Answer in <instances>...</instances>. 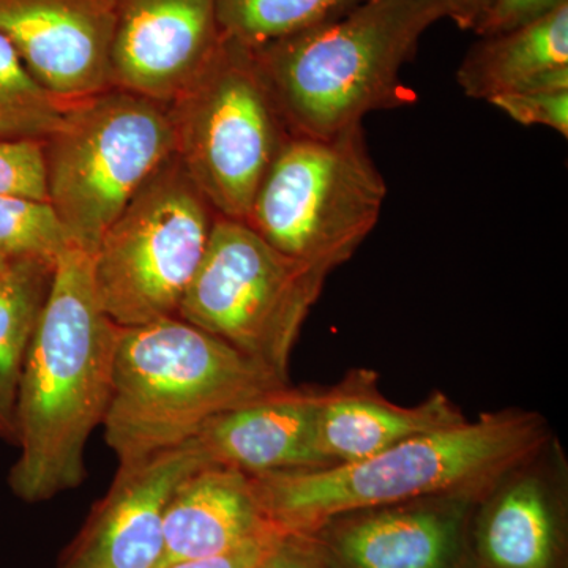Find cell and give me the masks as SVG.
Returning a JSON list of instances; mask_svg holds the SVG:
<instances>
[{
  "instance_id": "obj_12",
  "label": "cell",
  "mask_w": 568,
  "mask_h": 568,
  "mask_svg": "<svg viewBox=\"0 0 568 568\" xmlns=\"http://www.w3.org/2000/svg\"><path fill=\"white\" fill-rule=\"evenodd\" d=\"M222 40L216 0H118L112 89L168 104L205 69Z\"/></svg>"
},
{
  "instance_id": "obj_24",
  "label": "cell",
  "mask_w": 568,
  "mask_h": 568,
  "mask_svg": "<svg viewBox=\"0 0 568 568\" xmlns=\"http://www.w3.org/2000/svg\"><path fill=\"white\" fill-rule=\"evenodd\" d=\"M488 103L521 125L547 126L568 138V91L503 93Z\"/></svg>"
},
{
  "instance_id": "obj_2",
  "label": "cell",
  "mask_w": 568,
  "mask_h": 568,
  "mask_svg": "<svg viewBox=\"0 0 568 568\" xmlns=\"http://www.w3.org/2000/svg\"><path fill=\"white\" fill-rule=\"evenodd\" d=\"M552 437L541 414L508 407L407 437L364 462L252 477L264 514L276 529L308 532L336 515L362 508L425 497L480 499Z\"/></svg>"
},
{
  "instance_id": "obj_18",
  "label": "cell",
  "mask_w": 568,
  "mask_h": 568,
  "mask_svg": "<svg viewBox=\"0 0 568 568\" xmlns=\"http://www.w3.org/2000/svg\"><path fill=\"white\" fill-rule=\"evenodd\" d=\"M466 97L568 91V2L540 20L481 37L459 63Z\"/></svg>"
},
{
  "instance_id": "obj_25",
  "label": "cell",
  "mask_w": 568,
  "mask_h": 568,
  "mask_svg": "<svg viewBox=\"0 0 568 568\" xmlns=\"http://www.w3.org/2000/svg\"><path fill=\"white\" fill-rule=\"evenodd\" d=\"M567 2L568 0H491L474 32L488 37L511 31L547 17Z\"/></svg>"
},
{
  "instance_id": "obj_19",
  "label": "cell",
  "mask_w": 568,
  "mask_h": 568,
  "mask_svg": "<svg viewBox=\"0 0 568 568\" xmlns=\"http://www.w3.org/2000/svg\"><path fill=\"white\" fill-rule=\"evenodd\" d=\"M55 263L10 261L0 271V437L17 443L18 392L33 328L47 301Z\"/></svg>"
},
{
  "instance_id": "obj_28",
  "label": "cell",
  "mask_w": 568,
  "mask_h": 568,
  "mask_svg": "<svg viewBox=\"0 0 568 568\" xmlns=\"http://www.w3.org/2000/svg\"><path fill=\"white\" fill-rule=\"evenodd\" d=\"M491 0H444L448 18L465 31H474L487 11Z\"/></svg>"
},
{
  "instance_id": "obj_27",
  "label": "cell",
  "mask_w": 568,
  "mask_h": 568,
  "mask_svg": "<svg viewBox=\"0 0 568 568\" xmlns=\"http://www.w3.org/2000/svg\"><path fill=\"white\" fill-rule=\"evenodd\" d=\"M282 536L283 532L280 530H271V532L253 538L241 547L230 549L222 555L186 560V562L175 564L168 568H260L265 556Z\"/></svg>"
},
{
  "instance_id": "obj_1",
  "label": "cell",
  "mask_w": 568,
  "mask_h": 568,
  "mask_svg": "<svg viewBox=\"0 0 568 568\" xmlns=\"http://www.w3.org/2000/svg\"><path fill=\"white\" fill-rule=\"evenodd\" d=\"M119 325L103 312L92 254L71 245L55 261L18 392L21 455L10 487L41 503L80 487L89 436L110 405Z\"/></svg>"
},
{
  "instance_id": "obj_22",
  "label": "cell",
  "mask_w": 568,
  "mask_h": 568,
  "mask_svg": "<svg viewBox=\"0 0 568 568\" xmlns=\"http://www.w3.org/2000/svg\"><path fill=\"white\" fill-rule=\"evenodd\" d=\"M73 239L50 201L0 196V256L55 263Z\"/></svg>"
},
{
  "instance_id": "obj_7",
  "label": "cell",
  "mask_w": 568,
  "mask_h": 568,
  "mask_svg": "<svg viewBox=\"0 0 568 568\" xmlns=\"http://www.w3.org/2000/svg\"><path fill=\"white\" fill-rule=\"evenodd\" d=\"M166 106L186 173L220 216L246 222L293 136L252 48L223 37L211 62Z\"/></svg>"
},
{
  "instance_id": "obj_11",
  "label": "cell",
  "mask_w": 568,
  "mask_h": 568,
  "mask_svg": "<svg viewBox=\"0 0 568 568\" xmlns=\"http://www.w3.org/2000/svg\"><path fill=\"white\" fill-rule=\"evenodd\" d=\"M477 500L440 496L362 508L302 534L339 568H474L469 530Z\"/></svg>"
},
{
  "instance_id": "obj_23",
  "label": "cell",
  "mask_w": 568,
  "mask_h": 568,
  "mask_svg": "<svg viewBox=\"0 0 568 568\" xmlns=\"http://www.w3.org/2000/svg\"><path fill=\"white\" fill-rule=\"evenodd\" d=\"M0 196L50 201L44 141L0 140Z\"/></svg>"
},
{
  "instance_id": "obj_21",
  "label": "cell",
  "mask_w": 568,
  "mask_h": 568,
  "mask_svg": "<svg viewBox=\"0 0 568 568\" xmlns=\"http://www.w3.org/2000/svg\"><path fill=\"white\" fill-rule=\"evenodd\" d=\"M67 103L48 92L0 36V140L44 141L55 129Z\"/></svg>"
},
{
  "instance_id": "obj_10",
  "label": "cell",
  "mask_w": 568,
  "mask_h": 568,
  "mask_svg": "<svg viewBox=\"0 0 568 568\" xmlns=\"http://www.w3.org/2000/svg\"><path fill=\"white\" fill-rule=\"evenodd\" d=\"M567 459L556 436L477 500L470 519L476 568H567Z\"/></svg>"
},
{
  "instance_id": "obj_26",
  "label": "cell",
  "mask_w": 568,
  "mask_h": 568,
  "mask_svg": "<svg viewBox=\"0 0 568 568\" xmlns=\"http://www.w3.org/2000/svg\"><path fill=\"white\" fill-rule=\"evenodd\" d=\"M260 568H339L308 534H283Z\"/></svg>"
},
{
  "instance_id": "obj_30",
  "label": "cell",
  "mask_w": 568,
  "mask_h": 568,
  "mask_svg": "<svg viewBox=\"0 0 568 568\" xmlns=\"http://www.w3.org/2000/svg\"><path fill=\"white\" fill-rule=\"evenodd\" d=\"M474 568H476V567H474Z\"/></svg>"
},
{
  "instance_id": "obj_14",
  "label": "cell",
  "mask_w": 568,
  "mask_h": 568,
  "mask_svg": "<svg viewBox=\"0 0 568 568\" xmlns=\"http://www.w3.org/2000/svg\"><path fill=\"white\" fill-rule=\"evenodd\" d=\"M118 0H0V36L33 78L63 103L111 85Z\"/></svg>"
},
{
  "instance_id": "obj_6",
  "label": "cell",
  "mask_w": 568,
  "mask_h": 568,
  "mask_svg": "<svg viewBox=\"0 0 568 568\" xmlns=\"http://www.w3.org/2000/svg\"><path fill=\"white\" fill-rule=\"evenodd\" d=\"M175 153L168 106L108 89L67 103L44 140L48 194L73 239L93 253L134 194Z\"/></svg>"
},
{
  "instance_id": "obj_16",
  "label": "cell",
  "mask_w": 568,
  "mask_h": 568,
  "mask_svg": "<svg viewBox=\"0 0 568 568\" xmlns=\"http://www.w3.org/2000/svg\"><path fill=\"white\" fill-rule=\"evenodd\" d=\"M377 379L373 369L354 368L317 394V448L331 467L364 462L407 437L466 420L443 392L416 406H399L381 394Z\"/></svg>"
},
{
  "instance_id": "obj_20",
  "label": "cell",
  "mask_w": 568,
  "mask_h": 568,
  "mask_svg": "<svg viewBox=\"0 0 568 568\" xmlns=\"http://www.w3.org/2000/svg\"><path fill=\"white\" fill-rule=\"evenodd\" d=\"M364 0H216L223 37L260 48L343 17Z\"/></svg>"
},
{
  "instance_id": "obj_3",
  "label": "cell",
  "mask_w": 568,
  "mask_h": 568,
  "mask_svg": "<svg viewBox=\"0 0 568 568\" xmlns=\"http://www.w3.org/2000/svg\"><path fill=\"white\" fill-rule=\"evenodd\" d=\"M444 0H364L343 17L252 48L293 136L328 138L417 102L402 81Z\"/></svg>"
},
{
  "instance_id": "obj_8",
  "label": "cell",
  "mask_w": 568,
  "mask_h": 568,
  "mask_svg": "<svg viewBox=\"0 0 568 568\" xmlns=\"http://www.w3.org/2000/svg\"><path fill=\"white\" fill-rule=\"evenodd\" d=\"M327 274L216 215L179 317L223 339L287 383L295 343Z\"/></svg>"
},
{
  "instance_id": "obj_15",
  "label": "cell",
  "mask_w": 568,
  "mask_h": 568,
  "mask_svg": "<svg viewBox=\"0 0 568 568\" xmlns=\"http://www.w3.org/2000/svg\"><path fill=\"white\" fill-rule=\"evenodd\" d=\"M317 394L316 388H280L213 418L192 440L209 465L250 476L327 469L317 448Z\"/></svg>"
},
{
  "instance_id": "obj_13",
  "label": "cell",
  "mask_w": 568,
  "mask_h": 568,
  "mask_svg": "<svg viewBox=\"0 0 568 568\" xmlns=\"http://www.w3.org/2000/svg\"><path fill=\"white\" fill-rule=\"evenodd\" d=\"M207 465L194 440L121 465L110 491L63 552L61 568H159L168 504L190 474Z\"/></svg>"
},
{
  "instance_id": "obj_29",
  "label": "cell",
  "mask_w": 568,
  "mask_h": 568,
  "mask_svg": "<svg viewBox=\"0 0 568 568\" xmlns=\"http://www.w3.org/2000/svg\"><path fill=\"white\" fill-rule=\"evenodd\" d=\"M9 263L10 261H7L6 257L0 256V271H2V268L6 267V265Z\"/></svg>"
},
{
  "instance_id": "obj_17",
  "label": "cell",
  "mask_w": 568,
  "mask_h": 568,
  "mask_svg": "<svg viewBox=\"0 0 568 568\" xmlns=\"http://www.w3.org/2000/svg\"><path fill=\"white\" fill-rule=\"evenodd\" d=\"M271 530L278 529L264 514L250 474L219 465L200 467L168 504L159 568L222 555Z\"/></svg>"
},
{
  "instance_id": "obj_5",
  "label": "cell",
  "mask_w": 568,
  "mask_h": 568,
  "mask_svg": "<svg viewBox=\"0 0 568 568\" xmlns=\"http://www.w3.org/2000/svg\"><path fill=\"white\" fill-rule=\"evenodd\" d=\"M387 200L364 126L291 136L265 174L246 224L294 260L331 275L373 233Z\"/></svg>"
},
{
  "instance_id": "obj_4",
  "label": "cell",
  "mask_w": 568,
  "mask_h": 568,
  "mask_svg": "<svg viewBox=\"0 0 568 568\" xmlns=\"http://www.w3.org/2000/svg\"><path fill=\"white\" fill-rule=\"evenodd\" d=\"M286 386L179 316L119 327L104 437L119 465H132L183 446L213 418Z\"/></svg>"
},
{
  "instance_id": "obj_9",
  "label": "cell",
  "mask_w": 568,
  "mask_h": 568,
  "mask_svg": "<svg viewBox=\"0 0 568 568\" xmlns=\"http://www.w3.org/2000/svg\"><path fill=\"white\" fill-rule=\"evenodd\" d=\"M216 215L174 153L93 250V286L112 323L136 327L179 315Z\"/></svg>"
}]
</instances>
